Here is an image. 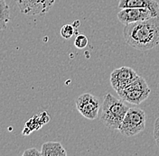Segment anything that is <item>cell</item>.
Masks as SVG:
<instances>
[{
  "mask_svg": "<svg viewBox=\"0 0 159 156\" xmlns=\"http://www.w3.org/2000/svg\"><path fill=\"white\" fill-rule=\"evenodd\" d=\"M124 39L129 46L148 51L159 44V16L126 25L123 30Z\"/></svg>",
  "mask_w": 159,
  "mask_h": 156,
  "instance_id": "obj_1",
  "label": "cell"
},
{
  "mask_svg": "<svg viewBox=\"0 0 159 156\" xmlns=\"http://www.w3.org/2000/svg\"><path fill=\"white\" fill-rule=\"evenodd\" d=\"M129 107L120 98H116L111 94L104 96L100 121L106 127L112 130H119Z\"/></svg>",
  "mask_w": 159,
  "mask_h": 156,
  "instance_id": "obj_2",
  "label": "cell"
},
{
  "mask_svg": "<svg viewBox=\"0 0 159 156\" xmlns=\"http://www.w3.org/2000/svg\"><path fill=\"white\" fill-rule=\"evenodd\" d=\"M151 89L146 79L141 76H138L126 88L119 90L117 93L123 101L132 105H139L148 98Z\"/></svg>",
  "mask_w": 159,
  "mask_h": 156,
  "instance_id": "obj_3",
  "label": "cell"
},
{
  "mask_svg": "<svg viewBox=\"0 0 159 156\" xmlns=\"http://www.w3.org/2000/svg\"><path fill=\"white\" fill-rule=\"evenodd\" d=\"M146 112L139 107H130L124 117L119 131L124 136H134L144 131L146 127Z\"/></svg>",
  "mask_w": 159,
  "mask_h": 156,
  "instance_id": "obj_4",
  "label": "cell"
},
{
  "mask_svg": "<svg viewBox=\"0 0 159 156\" xmlns=\"http://www.w3.org/2000/svg\"><path fill=\"white\" fill-rule=\"evenodd\" d=\"M76 107L82 117L89 120H94L99 117V100L90 93H84L78 97Z\"/></svg>",
  "mask_w": 159,
  "mask_h": 156,
  "instance_id": "obj_5",
  "label": "cell"
},
{
  "mask_svg": "<svg viewBox=\"0 0 159 156\" xmlns=\"http://www.w3.org/2000/svg\"><path fill=\"white\" fill-rule=\"evenodd\" d=\"M21 13L27 16H44L55 0H15Z\"/></svg>",
  "mask_w": 159,
  "mask_h": 156,
  "instance_id": "obj_6",
  "label": "cell"
},
{
  "mask_svg": "<svg viewBox=\"0 0 159 156\" xmlns=\"http://www.w3.org/2000/svg\"><path fill=\"white\" fill-rule=\"evenodd\" d=\"M139 75L135 69L129 67L116 69L110 74V84L116 92L126 88L129 83Z\"/></svg>",
  "mask_w": 159,
  "mask_h": 156,
  "instance_id": "obj_7",
  "label": "cell"
},
{
  "mask_svg": "<svg viewBox=\"0 0 159 156\" xmlns=\"http://www.w3.org/2000/svg\"><path fill=\"white\" fill-rule=\"evenodd\" d=\"M154 16H157L151 10L148 8H136V7L123 8L118 13V19L120 23H122L125 25Z\"/></svg>",
  "mask_w": 159,
  "mask_h": 156,
  "instance_id": "obj_8",
  "label": "cell"
},
{
  "mask_svg": "<svg viewBox=\"0 0 159 156\" xmlns=\"http://www.w3.org/2000/svg\"><path fill=\"white\" fill-rule=\"evenodd\" d=\"M119 7L123 8H148L157 16H159V4L156 0H119Z\"/></svg>",
  "mask_w": 159,
  "mask_h": 156,
  "instance_id": "obj_9",
  "label": "cell"
},
{
  "mask_svg": "<svg viewBox=\"0 0 159 156\" xmlns=\"http://www.w3.org/2000/svg\"><path fill=\"white\" fill-rule=\"evenodd\" d=\"M42 156H66L67 153L63 146L57 142H47L42 145Z\"/></svg>",
  "mask_w": 159,
  "mask_h": 156,
  "instance_id": "obj_10",
  "label": "cell"
},
{
  "mask_svg": "<svg viewBox=\"0 0 159 156\" xmlns=\"http://www.w3.org/2000/svg\"><path fill=\"white\" fill-rule=\"evenodd\" d=\"M10 21V10L6 0H0V31L7 28Z\"/></svg>",
  "mask_w": 159,
  "mask_h": 156,
  "instance_id": "obj_11",
  "label": "cell"
},
{
  "mask_svg": "<svg viewBox=\"0 0 159 156\" xmlns=\"http://www.w3.org/2000/svg\"><path fill=\"white\" fill-rule=\"evenodd\" d=\"M77 33H78L76 31V27L73 24L72 25H64L61 28V35L64 39H70L74 34H77Z\"/></svg>",
  "mask_w": 159,
  "mask_h": 156,
  "instance_id": "obj_12",
  "label": "cell"
},
{
  "mask_svg": "<svg viewBox=\"0 0 159 156\" xmlns=\"http://www.w3.org/2000/svg\"><path fill=\"white\" fill-rule=\"evenodd\" d=\"M74 45L78 49H83L88 45V38L84 34H78L74 41Z\"/></svg>",
  "mask_w": 159,
  "mask_h": 156,
  "instance_id": "obj_13",
  "label": "cell"
},
{
  "mask_svg": "<svg viewBox=\"0 0 159 156\" xmlns=\"http://www.w3.org/2000/svg\"><path fill=\"white\" fill-rule=\"evenodd\" d=\"M154 137L156 140V143L159 148V117L156 120L155 126H154Z\"/></svg>",
  "mask_w": 159,
  "mask_h": 156,
  "instance_id": "obj_14",
  "label": "cell"
},
{
  "mask_svg": "<svg viewBox=\"0 0 159 156\" xmlns=\"http://www.w3.org/2000/svg\"><path fill=\"white\" fill-rule=\"evenodd\" d=\"M23 155L26 156V155H34V156H42V154L41 152L38 151L36 148H31V149H27L26 151L24 152Z\"/></svg>",
  "mask_w": 159,
  "mask_h": 156,
  "instance_id": "obj_15",
  "label": "cell"
}]
</instances>
